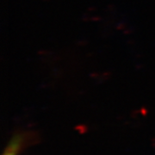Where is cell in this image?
Masks as SVG:
<instances>
[{"instance_id":"cell-1","label":"cell","mask_w":155,"mask_h":155,"mask_svg":"<svg viewBox=\"0 0 155 155\" xmlns=\"http://www.w3.org/2000/svg\"><path fill=\"white\" fill-rule=\"evenodd\" d=\"M17 152V148L15 147H11L7 153H5V155H15V153Z\"/></svg>"}]
</instances>
